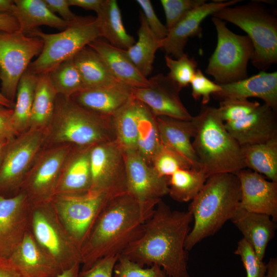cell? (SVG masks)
Instances as JSON below:
<instances>
[{
	"mask_svg": "<svg viewBox=\"0 0 277 277\" xmlns=\"http://www.w3.org/2000/svg\"><path fill=\"white\" fill-rule=\"evenodd\" d=\"M27 35L39 37L44 42L41 53L27 69L36 75L50 72L61 63L73 58L89 43L101 37L96 17L91 16H82L58 33H46L38 28Z\"/></svg>",
	"mask_w": 277,
	"mask_h": 277,
	"instance_id": "cell-7",
	"label": "cell"
},
{
	"mask_svg": "<svg viewBox=\"0 0 277 277\" xmlns=\"http://www.w3.org/2000/svg\"><path fill=\"white\" fill-rule=\"evenodd\" d=\"M114 140L110 117L97 114L70 97L57 94L52 117L45 129L44 146H92Z\"/></svg>",
	"mask_w": 277,
	"mask_h": 277,
	"instance_id": "cell-5",
	"label": "cell"
},
{
	"mask_svg": "<svg viewBox=\"0 0 277 277\" xmlns=\"http://www.w3.org/2000/svg\"><path fill=\"white\" fill-rule=\"evenodd\" d=\"M114 277H169L159 265L145 268L120 255L113 270Z\"/></svg>",
	"mask_w": 277,
	"mask_h": 277,
	"instance_id": "cell-41",
	"label": "cell"
},
{
	"mask_svg": "<svg viewBox=\"0 0 277 277\" xmlns=\"http://www.w3.org/2000/svg\"><path fill=\"white\" fill-rule=\"evenodd\" d=\"M127 191L142 203L159 202L168 194V178L159 175L137 152L125 154Z\"/></svg>",
	"mask_w": 277,
	"mask_h": 277,
	"instance_id": "cell-15",
	"label": "cell"
},
{
	"mask_svg": "<svg viewBox=\"0 0 277 277\" xmlns=\"http://www.w3.org/2000/svg\"><path fill=\"white\" fill-rule=\"evenodd\" d=\"M48 8L53 13H58L64 21L69 23H74L82 16L77 15L70 9L68 0H44Z\"/></svg>",
	"mask_w": 277,
	"mask_h": 277,
	"instance_id": "cell-48",
	"label": "cell"
},
{
	"mask_svg": "<svg viewBox=\"0 0 277 277\" xmlns=\"http://www.w3.org/2000/svg\"><path fill=\"white\" fill-rule=\"evenodd\" d=\"M56 96L48 73L37 75L29 129H46L54 112Z\"/></svg>",
	"mask_w": 277,
	"mask_h": 277,
	"instance_id": "cell-35",
	"label": "cell"
},
{
	"mask_svg": "<svg viewBox=\"0 0 277 277\" xmlns=\"http://www.w3.org/2000/svg\"><path fill=\"white\" fill-rule=\"evenodd\" d=\"M88 46L100 55L113 75L121 83L133 89L149 86L148 78L140 72L125 50L115 47L100 38Z\"/></svg>",
	"mask_w": 277,
	"mask_h": 277,
	"instance_id": "cell-24",
	"label": "cell"
},
{
	"mask_svg": "<svg viewBox=\"0 0 277 277\" xmlns=\"http://www.w3.org/2000/svg\"><path fill=\"white\" fill-rule=\"evenodd\" d=\"M246 168L277 182V137L241 146Z\"/></svg>",
	"mask_w": 277,
	"mask_h": 277,
	"instance_id": "cell-32",
	"label": "cell"
},
{
	"mask_svg": "<svg viewBox=\"0 0 277 277\" xmlns=\"http://www.w3.org/2000/svg\"><path fill=\"white\" fill-rule=\"evenodd\" d=\"M217 33L215 50L209 59L206 73L215 83L225 84L248 77L247 65L252 60L254 47L250 38L228 29L225 22L212 17Z\"/></svg>",
	"mask_w": 277,
	"mask_h": 277,
	"instance_id": "cell-8",
	"label": "cell"
},
{
	"mask_svg": "<svg viewBox=\"0 0 277 277\" xmlns=\"http://www.w3.org/2000/svg\"><path fill=\"white\" fill-rule=\"evenodd\" d=\"M45 141V129H29L10 141L0 162V195L16 194Z\"/></svg>",
	"mask_w": 277,
	"mask_h": 277,
	"instance_id": "cell-10",
	"label": "cell"
},
{
	"mask_svg": "<svg viewBox=\"0 0 277 277\" xmlns=\"http://www.w3.org/2000/svg\"><path fill=\"white\" fill-rule=\"evenodd\" d=\"M104 0H68L70 6H77L97 13L100 10Z\"/></svg>",
	"mask_w": 277,
	"mask_h": 277,
	"instance_id": "cell-52",
	"label": "cell"
},
{
	"mask_svg": "<svg viewBox=\"0 0 277 277\" xmlns=\"http://www.w3.org/2000/svg\"><path fill=\"white\" fill-rule=\"evenodd\" d=\"M135 100L137 152L149 164L161 145L156 116L144 103Z\"/></svg>",
	"mask_w": 277,
	"mask_h": 277,
	"instance_id": "cell-30",
	"label": "cell"
},
{
	"mask_svg": "<svg viewBox=\"0 0 277 277\" xmlns=\"http://www.w3.org/2000/svg\"><path fill=\"white\" fill-rule=\"evenodd\" d=\"M15 7L14 1L0 0V14L13 13Z\"/></svg>",
	"mask_w": 277,
	"mask_h": 277,
	"instance_id": "cell-55",
	"label": "cell"
},
{
	"mask_svg": "<svg viewBox=\"0 0 277 277\" xmlns=\"http://www.w3.org/2000/svg\"><path fill=\"white\" fill-rule=\"evenodd\" d=\"M43 41L19 30L0 31L1 91L8 100L15 102L17 87L32 59L41 52Z\"/></svg>",
	"mask_w": 277,
	"mask_h": 277,
	"instance_id": "cell-9",
	"label": "cell"
},
{
	"mask_svg": "<svg viewBox=\"0 0 277 277\" xmlns=\"http://www.w3.org/2000/svg\"><path fill=\"white\" fill-rule=\"evenodd\" d=\"M72 146L65 144L44 146L21 187L29 200L46 202L54 196L63 165Z\"/></svg>",
	"mask_w": 277,
	"mask_h": 277,
	"instance_id": "cell-12",
	"label": "cell"
},
{
	"mask_svg": "<svg viewBox=\"0 0 277 277\" xmlns=\"http://www.w3.org/2000/svg\"><path fill=\"white\" fill-rule=\"evenodd\" d=\"M137 36V41L126 51L140 72L147 78L152 71L155 53L161 48L162 39L149 28L142 12Z\"/></svg>",
	"mask_w": 277,
	"mask_h": 277,
	"instance_id": "cell-31",
	"label": "cell"
},
{
	"mask_svg": "<svg viewBox=\"0 0 277 277\" xmlns=\"http://www.w3.org/2000/svg\"><path fill=\"white\" fill-rule=\"evenodd\" d=\"M106 195L89 191L81 195H55L50 201L56 206L71 239L80 247L106 202Z\"/></svg>",
	"mask_w": 277,
	"mask_h": 277,
	"instance_id": "cell-13",
	"label": "cell"
},
{
	"mask_svg": "<svg viewBox=\"0 0 277 277\" xmlns=\"http://www.w3.org/2000/svg\"><path fill=\"white\" fill-rule=\"evenodd\" d=\"M35 212L33 228L36 240L51 254L50 257L62 271L71 268L62 254V242L54 226L41 211Z\"/></svg>",
	"mask_w": 277,
	"mask_h": 277,
	"instance_id": "cell-37",
	"label": "cell"
},
{
	"mask_svg": "<svg viewBox=\"0 0 277 277\" xmlns=\"http://www.w3.org/2000/svg\"><path fill=\"white\" fill-rule=\"evenodd\" d=\"M55 277H83L80 271V264L63 271Z\"/></svg>",
	"mask_w": 277,
	"mask_h": 277,
	"instance_id": "cell-53",
	"label": "cell"
},
{
	"mask_svg": "<svg viewBox=\"0 0 277 277\" xmlns=\"http://www.w3.org/2000/svg\"><path fill=\"white\" fill-rule=\"evenodd\" d=\"M161 144L174 150L196 169H200L191 138L195 127L192 120H182L167 116H156Z\"/></svg>",
	"mask_w": 277,
	"mask_h": 277,
	"instance_id": "cell-23",
	"label": "cell"
},
{
	"mask_svg": "<svg viewBox=\"0 0 277 277\" xmlns=\"http://www.w3.org/2000/svg\"><path fill=\"white\" fill-rule=\"evenodd\" d=\"M29 198L24 191L0 195V259H9L21 240L22 209Z\"/></svg>",
	"mask_w": 277,
	"mask_h": 277,
	"instance_id": "cell-22",
	"label": "cell"
},
{
	"mask_svg": "<svg viewBox=\"0 0 277 277\" xmlns=\"http://www.w3.org/2000/svg\"><path fill=\"white\" fill-rule=\"evenodd\" d=\"M192 221L190 212L172 210L161 200L140 236L121 255L143 267L157 265L169 277H190L185 243Z\"/></svg>",
	"mask_w": 277,
	"mask_h": 277,
	"instance_id": "cell-1",
	"label": "cell"
},
{
	"mask_svg": "<svg viewBox=\"0 0 277 277\" xmlns=\"http://www.w3.org/2000/svg\"><path fill=\"white\" fill-rule=\"evenodd\" d=\"M241 197L240 183L235 174L209 176L188 207L194 224L185 241L186 250H190L204 239L214 234L231 220L239 209Z\"/></svg>",
	"mask_w": 277,
	"mask_h": 277,
	"instance_id": "cell-3",
	"label": "cell"
},
{
	"mask_svg": "<svg viewBox=\"0 0 277 277\" xmlns=\"http://www.w3.org/2000/svg\"><path fill=\"white\" fill-rule=\"evenodd\" d=\"M133 88L120 83L84 89L70 98L97 114L110 117L133 96Z\"/></svg>",
	"mask_w": 277,
	"mask_h": 277,
	"instance_id": "cell-21",
	"label": "cell"
},
{
	"mask_svg": "<svg viewBox=\"0 0 277 277\" xmlns=\"http://www.w3.org/2000/svg\"><path fill=\"white\" fill-rule=\"evenodd\" d=\"M37 75L28 69L18 83L11 120L18 134L30 128Z\"/></svg>",
	"mask_w": 277,
	"mask_h": 277,
	"instance_id": "cell-34",
	"label": "cell"
},
{
	"mask_svg": "<svg viewBox=\"0 0 277 277\" xmlns=\"http://www.w3.org/2000/svg\"><path fill=\"white\" fill-rule=\"evenodd\" d=\"M264 277H277V259L271 258L266 264V270Z\"/></svg>",
	"mask_w": 277,
	"mask_h": 277,
	"instance_id": "cell-54",
	"label": "cell"
},
{
	"mask_svg": "<svg viewBox=\"0 0 277 277\" xmlns=\"http://www.w3.org/2000/svg\"><path fill=\"white\" fill-rule=\"evenodd\" d=\"M15 102H12L6 98L0 91V106L5 107L13 109Z\"/></svg>",
	"mask_w": 277,
	"mask_h": 277,
	"instance_id": "cell-56",
	"label": "cell"
},
{
	"mask_svg": "<svg viewBox=\"0 0 277 277\" xmlns=\"http://www.w3.org/2000/svg\"><path fill=\"white\" fill-rule=\"evenodd\" d=\"M136 3L142 9V13L151 30L160 39H164L168 30L157 17L149 0H137Z\"/></svg>",
	"mask_w": 277,
	"mask_h": 277,
	"instance_id": "cell-46",
	"label": "cell"
},
{
	"mask_svg": "<svg viewBox=\"0 0 277 277\" xmlns=\"http://www.w3.org/2000/svg\"><path fill=\"white\" fill-rule=\"evenodd\" d=\"M0 277H23L9 259H0Z\"/></svg>",
	"mask_w": 277,
	"mask_h": 277,
	"instance_id": "cell-51",
	"label": "cell"
},
{
	"mask_svg": "<svg viewBox=\"0 0 277 277\" xmlns=\"http://www.w3.org/2000/svg\"><path fill=\"white\" fill-rule=\"evenodd\" d=\"M152 166L159 175L167 178L179 169L193 168L183 156L162 144L153 157Z\"/></svg>",
	"mask_w": 277,
	"mask_h": 277,
	"instance_id": "cell-39",
	"label": "cell"
},
{
	"mask_svg": "<svg viewBox=\"0 0 277 277\" xmlns=\"http://www.w3.org/2000/svg\"><path fill=\"white\" fill-rule=\"evenodd\" d=\"M91 147L72 146L63 165L54 195H81L90 191Z\"/></svg>",
	"mask_w": 277,
	"mask_h": 277,
	"instance_id": "cell-19",
	"label": "cell"
},
{
	"mask_svg": "<svg viewBox=\"0 0 277 277\" xmlns=\"http://www.w3.org/2000/svg\"><path fill=\"white\" fill-rule=\"evenodd\" d=\"M13 109L0 106V137L13 138L18 134L11 123Z\"/></svg>",
	"mask_w": 277,
	"mask_h": 277,
	"instance_id": "cell-49",
	"label": "cell"
},
{
	"mask_svg": "<svg viewBox=\"0 0 277 277\" xmlns=\"http://www.w3.org/2000/svg\"><path fill=\"white\" fill-rule=\"evenodd\" d=\"M247 33L253 47V65L265 71L277 62V18L260 2L225 7L212 15Z\"/></svg>",
	"mask_w": 277,
	"mask_h": 277,
	"instance_id": "cell-6",
	"label": "cell"
},
{
	"mask_svg": "<svg viewBox=\"0 0 277 277\" xmlns=\"http://www.w3.org/2000/svg\"><path fill=\"white\" fill-rule=\"evenodd\" d=\"M240 146L262 143L277 137L276 111L261 104L244 117L224 123Z\"/></svg>",
	"mask_w": 277,
	"mask_h": 277,
	"instance_id": "cell-18",
	"label": "cell"
},
{
	"mask_svg": "<svg viewBox=\"0 0 277 277\" xmlns=\"http://www.w3.org/2000/svg\"><path fill=\"white\" fill-rule=\"evenodd\" d=\"M260 103L248 100L227 99L221 101L217 108L224 123L240 120L252 112Z\"/></svg>",
	"mask_w": 277,
	"mask_h": 277,
	"instance_id": "cell-43",
	"label": "cell"
},
{
	"mask_svg": "<svg viewBox=\"0 0 277 277\" xmlns=\"http://www.w3.org/2000/svg\"><path fill=\"white\" fill-rule=\"evenodd\" d=\"M90 162V191L110 198L127 192L125 153L115 140L92 146Z\"/></svg>",
	"mask_w": 277,
	"mask_h": 277,
	"instance_id": "cell-11",
	"label": "cell"
},
{
	"mask_svg": "<svg viewBox=\"0 0 277 277\" xmlns=\"http://www.w3.org/2000/svg\"><path fill=\"white\" fill-rule=\"evenodd\" d=\"M240 1H212L195 8L168 31L167 36L162 39L161 49L166 55H171L175 59L179 58L185 53L184 48L189 38L202 35L201 24L208 16L225 7L234 6Z\"/></svg>",
	"mask_w": 277,
	"mask_h": 277,
	"instance_id": "cell-17",
	"label": "cell"
},
{
	"mask_svg": "<svg viewBox=\"0 0 277 277\" xmlns=\"http://www.w3.org/2000/svg\"><path fill=\"white\" fill-rule=\"evenodd\" d=\"M208 176L200 169H181L168 178V194L179 202L191 201L203 187Z\"/></svg>",
	"mask_w": 277,
	"mask_h": 277,
	"instance_id": "cell-36",
	"label": "cell"
},
{
	"mask_svg": "<svg viewBox=\"0 0 277 277\" xmlns=\"http://www.w3.org/2000/svg\"><path fill=\"white\" fill-rule=\"evenodd\" d=\"M48 74L57 94L70 97L84 89L82 76L73 58L61 63Z\"/></svg>",
	"mask_w": 277,
	"mask_h": 277,
	"instance_id": "cell-38",
	"label": "cell"
},
{
	"mask_svg": "<svg viewBox=\"0 0 277 277\" xmlns=\"http://www.w3.org/2000/svg\"><path fill=\"white\" fill-rule=\"evenodd\" d=\"M159 202L142 203L127 192L108 199L81 245L82 271L103 258L120 256L140 236Z\"/></svg>",
	"mask_w": 277,
	"mask_h": 277,
	"instance_id": "cell-2",
	"label": "cell"
},
{
	"mask_svg": "<svg viewBox=\"0 0 277 277\" xmlns=\"http://www.w3.org/2000/svg\"><path fill=\"white\" fill-rule=\"evenodd\" d=\"M190 85L192 97L195 100L202 98V105H207L210 96L221 90L220 85L208 78L200 69H197Z\"/></svg>",
	"mask_w": 277,
	"mask_h": 277,
	"instance_id": "cell-45",
	"label": "cell"
},
{
	"mask_svg": "<svg viewBox=\"0 0 277 277\" xmlns=\"http://www.w3.org/2000/svg\"><path fill=\"white\" fill-rule=\"evenodd\" d=\"M165 59L169 69L168 75L182 89L188 86L197 69L195 59L186 53L176 59L166 55Z\"/></svg>",
	"mask_w": 277,
	"mask_h": 277,
	"instance_id": "cell-40",
	"label": "cell"
},
{
	"mask_svg": "<svg viewBox=\"0 0 277 277\" xmlns=\"http://www.w3.org/2000/svg\"><path fill=\"white\" fill-rule=\"evenodd\" d=\"M96 17L101 36L112 46L127 50L135 42L123 24L121 10L115 0H104Z\"/></svg>",
	"mask_w": 277,
	"mask_h": 277,
	"instance_id": "cell-28",
	"label": "cell"
},
{
	"mask_svg": "<svg viewBox=\"0 0 277 277\" xmlns=\"http://www.w3.org/2000/svg\"><path fill=\"white\" fill-rule=\"evenodd\" d=\"M192 121L195 127L192 146L201 168L208 176L235 174L246 168L241 146L226 129L217 108L202 105Z\"/></svg>",
	"mask_w": 277,
	"mask_h": 277,
	"instance_id": "cell-4",
	"label": "cell"
},
{
	"mask_svg": "<svg viewBox=\"0 0 277 277\" xmlns=\"http://www.w3.org/2000/svg\"><path fill=\"white\" fill-rule=\"evenodd\" d=\"M73 59L82 76L84 89L120 83L100 55L89 46L83 48Z\"/></svg>",
	"mask_w": 277,
	"mask_h": 277,
	"instance_id": "cell-29",
	"label": "cell"
},
{
	"mask_svg": "<svg viewBox=\"0 0 277 277\" xmlns=\"http://www.w3.org/2000/svg\"><path fill=\"white\" fill-rule=\"evenodd\" d=\"M14 3L12 15L18 22V30L23 33L28 34L42 25L61 31L74 24L64 21L51 12L44 0H14Z\"/></svg>",
	"mask_w": 277,
	"mask_h": 277,
	"instance_id": "cell-27",
	"label": "cell"
},
{
	"mask_svg": "<svg viewBox=\"0 0 277 277\" xmlns=\"http://www.w3.org/2000/svg\"><path fill=\"white\" fill-rule=\"evenodd\" d=\"M234 253L240 256L246 277L264 276L266 264L259 258L251 246L244 238L239 241Z\"/></svg>",
	"mask_w": 277,
	"mask_h": 277,
	"instance_id": "cell-44",
	"label": "cell"
},
{
	"mask_svg": "<svg viewBox=\"0 0 277 277\" xmlns=\"http://www.w3.org/2000/svg\"><path fill=\"white\" fill-rule=\"evenodd\" d=\"M232 222L251 246L259 258L263 260L269 242L274 237L276 224L265 214L238 209L231 219Z\"/></svg>",
	"mask_w": 277,
	"mask_h": 277,
	"instance_id": "cell-26",
	"label": "cell"
},
{
	"mask_svg": "<svg viewBox=\"0 0 277 277\" xmlns=\"http://www.w3.org/2000/svg\"><path fill=\"white\" fill-rule=\"evenodd\" d=\"M149 86L132 90L133 97L145 104L156 116L190 121L192 116L182 103V89L168 75L159 73L148 79Z\"/></svg>",
	"mask_w": 277,
	"mask_h": 277,
	"instance_id": "cell-14",
	"label": "cell"
},
{
	"mask_svg": "<svg viewBox=\"0 0 277 277\" xmlns=\"http://www.w3.org/2000/svg\"><path fill=\"white\" fill-rule=\"evenodd\" d=\"M9 260L23 277H55L62 272L50 257L42 254L28 234L21 240Z\"/></svg>",
	"mask_w": 277,
	"mask_h": 277,
	"instance_id": "cell-25",
	"label": "cell"
},
{
	"mask_svg": "<svg viewBox=\"0 0 277 277\" xmlns=\"http://www.w3.org/2000/svg\"><path fill=\"white\" fill-rule=\"evenodd\" d=\"M115 141L125 154L137 151L135 100L131 98L110 116Z\"/></svg>",
	"mask_w": 277,
	"mask_h": 277,
	"instance_id": "cell-33",
	"label": "cell"
},
{
	"mask_svg": "<svg viewBox=\"0 0 277 277\" xmlns=\"http://www.w3.org/2000/svg\"><path fill=\"white\" fill-rule=\"evenodd\" d=\"M220 91L212 96L220 101L227 99L248 100L257 97L274 110H277V72L262 71L244 80L220 84Z\"/></svg>",
	"mask_w": 277,
	"mask_h": 277,
	"instance_id": "cell-20",
	"label": "cell"
},
{
	"mask_svg": "<svg viewBox=\"0 0 277 277\" xmlns=\"http://www.w3.org/2000/svg\"><path fill=\"white\" fill-rule=\"evenodd\" d=\"M166 27L168 31L185 16L195 8L206 3L205 0H161Z\"/></svg>",
	"mask_w": 277,
	"mask_h": 277,
	"instance_id": "cell-42",
	"label": "cell"
},
{
	"mask_svg": "<svg viewBox=\"0 0 277 277\" xmlns=\"http://www.w3.org/2000/svg\"><path fill=\"white\" fill-rule=\"evenodd\" d=\"M18 30V22L12 14H0V31L9 32Z\"/></svg>",
	"mask_w": 277,
	"mask_h": 277,
	"instance_id": "cell-50",
	"label": "cell"
},
{
	"mask_svg": "<svg viewBox=\"0 0 277 277\" xmlns=\"http://www.w3.org/2000/svg\"><path fill=\"white\" fill-rule=\"evenodd\" d=\"M241 187L239 209L268 215L277 220V182L266 179L263 175L249 169L235 174Z\"/></svg>",
	"mask_w": 277,
	"mask_h": 277,
	"instance_id": "cell-16",
	"label": "cell"
},
{
	"mask_svg": "<svg viewBox=\"0 0 277 277\" xmlns=\"http://www.w3.org/2000/svg\"><path fill=\"white\" fill-rule=\"evenodd\" d=\"M119 256H109L97 261L89 269L81 271L83 277H112Z\"/></svg>",
	"mask_w": 277,
	"mask_h": 277,
	"instance_id": "cell-47",
	"label": "cell"
},
{
	"mask_svg": "<svg viewBox=\"0 0 277 277\" xmlns=\"http://www.w3.org/2000/svg\"><path fill=\"white\" fill-rule=\"evenodd\" d=\"M12 138L7 137H0V162L7 146Z\"/></svg>",
	"mask_w": 277,
	"mask_h": 277,
	"instance_id": "cell-57",
	"label": "cell"
}]
</instances>
